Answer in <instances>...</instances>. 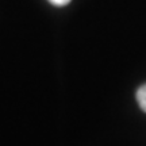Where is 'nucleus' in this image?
I'll return each instance as SVG.
<instances>
[{"label":"nucleus","mask_w":146,"mask_h":146,"mask_svg":"<svg viewBox=\"0 0 146 146\" xmlns=\"http://www.w3.org/2000/svg\"><path fill=\"white\" fill-rule=\"evenodd\" d=\"M135 96H137V102H138L141 110L146 112V84H143L142 87L138 88Z\"/></svg>","instance_id":"obj_1"},{"label":"nucleus","mask_w":146,"mask_h":146,"mask_svg":"<svg viewBox=\"0 0 146 146\" xmlns=\"http://www.w3.org/2000/svg\"><path fill=\"white\" fill-rule=\"evenodd\" d=\"M49 1L54 5H60V7H61V5H66L70 0H49Z\"/></svg>","instance_id":"obj_2"}]
</instances>
